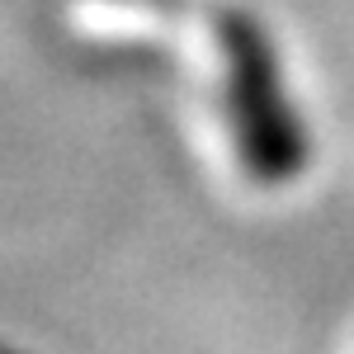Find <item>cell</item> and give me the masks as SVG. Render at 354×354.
<instances>
[{
    "instance_id": "obj_2",
    "label": "cell",
    "mask_w": 354,
    "mask_h": 354,
    "mask_svg": "<svg viewBox=\"0 0 354 354\" xmlns=\"http://www.w3.org/2000/svg\"><path fill=\"white\" fill-rule=\"evenodd\" d=\"M0 354H10V350H0Z\"/></svg>"
},
{
    "instance_id": "obj_1",
    "label": "cell",
    "mask_w": 354,
    "mask_h": 354,
    "mask_svg": "<svg viewBox=\"0 0 354 354\" xmlns=\"http://www.w3.org/2000/svg\"><path fill=\"white\" fill-rule=\"evenodd\" d=\"M222 71H227V113L236 128L241 161L255 180L283 185L307 170V128L283 90V71L274 57L270 33L241 10L218 19Z\"/></svg>"
}]
</instances>
